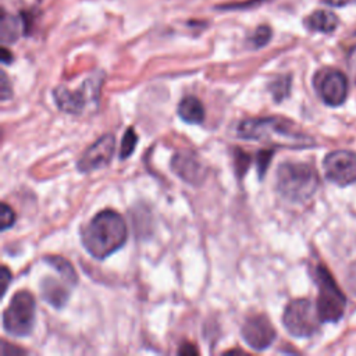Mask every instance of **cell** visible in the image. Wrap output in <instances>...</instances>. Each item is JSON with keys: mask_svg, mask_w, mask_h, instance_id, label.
<instances>
[{"mask_svg": "<svg viewBox=\"0 0 356 356\" xmlns=\"http://www.w3.org/2000/svg\"><path fill=\"white\" fill-rule=\"evenodd\" d=\"M127 235L122 217L113 210H103L82 229L81 239L83 248L95 259H106L124 246Z\"/></svg>", "mask_w": 356, "mask_h": 356, "instance_id": "6da1fadb", "label": "cell"}, {"mask_svg": "<svg viewBox=\"0 0 356 356\" xmlns=\"http://www.w3.org/2000/svg\"><path fill=\"white\" fill-rule=\"evenodd\" d=\"M236 135L246 140H266L285 147H307L313 139L299 132L295 125L281 117H260L243 120Z\"/></svg>", "mask_w": 356, "mask_h": 356, "instance_id": "7a4b0ae2", "label": "cell"}, {"mask_svg": "<svg viewBox=\"0 0 356 356\" xmlns=\"http://www.w3.org/2000/svg\"><path fill=\"white\" fill-rule=\"evenodd\" d=\"M317 186V171L306 163H282L277 170V189L291 202L307 200Z\"/></svg>", "mask_w": 356, "mask_h": 356, "instance_id": "3957f363", "label": "cell"}, {"mask_svg": "<svg viewBox=\"0 0 356 356\" xmlns=\"http://www.w3.org/2000/svg\"><path fill=\"white\" fill-rule=\"evenodd\" d=\"M316 284L318 286L316 307L321 323H337L342 318L346 306L343 292L324 266L316 267Z\"/></svg>", "mask_w": 356, "mask_h": 356, "instance_id": "277c9868", "label": "cell"}, {"mask_svg": "<svg viewBox=\"0 0 356 356\" xmlns=\"http://www.w3.org/2000/svg\"><path fill=\"white\" fill-rule=\"evenodd\" d=\"M35 298L28 291H18L11 298L10 305L3 313V327L14 337L31 334L35 321Z\"/></svg>", "mask_w": 356, "mask_h": 356, "instance_id": "5b68a950", "label": "cell"}, {"mask_svg": "<svg viewBox=\"0 0 356 356\" xmlns=\"http://www.w3.org/2000/svg\"><path fill=\"white\" fill-rule=\"evenodd\" d=\"M282 323L286 331L298 338L313 335L321 323L317 307L309 299H295L284 310Z\"/></svg>", "mask_w": 356, "mask_h": 356, "instance_id": "8992f818", "label": "cell"}, {"mask_svg": "<svg viewBox=\"0 0 356 356\" xmlns=\"http://www.w3.org/2000/svg\"><path fill=\"white\" fill-rule=\"evenodd\" d=\"M314 88L320 99L328 106H339L348 95V79L343 72L334 68H324L314 76Z\"/></svg>", "mask_w": 356, "mask_h": 356, "instance_id": "52a82bcc", "label": "cell"}, {"mask_svg": "<svg viewBox=\"0 0 356 356\" xmlns=\"http://www.w3.org/2000/svg\"><path fill=\"white\" fill-rule=\"evenodd\" d=\"M324 172L331 182L346 186L356 182V153L349 150H335L325 156Z\"/></svg>", "mask_w": 356, "mask_h": 356, "instance_id": "ba28073f", "label": "cell"}, {"mask_svg": "<svg viewBox=\"0 0 356 356\" xmlns=\"http://www.w3.org/2000/svg\"><path fill=\"white\" fill-rule=\"evenodd\" d=\"M115 147V138L113 134H106L90 145L76 163L81 172H90L106 167L113 157Z\"/></svg>", "mask_w": 356, "mask_h": 356, "instance_id": "9c48e42d", "label": "cell"}, {"mask_svg": "<svg viewBox=\"0 0 356 356\" xmlns=\"http://www.w3.org/2000/svg\"><path fill=\"white\" fill-rule=\"evenodd\" d=\"M241 334L243 341L256 350L268 348L275 339V330L270 320L263 314H254L245 320Z\"/></svg>", "mask_w": 356, "mask_h": 356, "instance_id": "30bf717a", "label": "cell"}, {"mask_svg": "<svg viewBox=\"0 0 356 356\" xmlns=\"http://www.w3.org/2000/svg\"><path fill=\"white\" fill-rule=\"evenodd\" d=\"M171 170L185 182L192 185H199L206 175V168L200 160L188 150H182L174 154L171 160Z\"/></svg>", "mask_w": 356, "mask_h": 356, "instance_id": "8fae6325", "label": "cell"}, {"mask_svg": "<svg viewBox=\"0 0 356 356\" xmlns=\"http://www.w3.org/2000/svg\"><path fill=\"white\" fill-rule=\"evenodd\" d=\"M85 88H86V83L78 90H70L68 88H64V86H58L57 89H54L53 95L58 108L71 114L81 113L88 103Z\"/></svg>", "mask_w": 356, "mask_h": 356, "instance_id": "7c38bea8", "label": "cell"}, {"mask_svg": "<svg viewBox=\"0 0 356 356\" xmlns=\"http://www.w3.org/2000/svg\"><path fill=\"white\" fill-rule=\"evenodd\" d=\"M40 288H42L40 289L42 298L47 303H50L53 307H57V309L63 307L64 303L68 299L67 288L63 284H60L58 281H56V280H53L50 277H47L46 280L42 281Z\"/></svg>", "mask_w": 356, "mask_h": 356, "instance_id": "4fadbf2b", "label": "cell"}, {"mask_svg": "<svg viewBox=\"0 0 356 356\" xmlns=\"http://www.w3.org/2000/svg\"><path fill=\"white\" fill-rule=\"evenodd\" d=\"M178 115L188 124H200L204 120V107L196 96H186L178 104Z\"/></svg>", "mask_w": 356, "mask_h": 356, "instance_id": "5bb4252c", "label": "cell"}, {"mask_svg": "<svg viewBox=\"0 0 356 356\" xmlns=\"http://www.w3.org/2000/svg\"><path fill=\"white\" fill-rule=\"evenodd\" d=\"M338 17L331 13V11H325V10H317L313 14H310L305 24L310 31H317V32H323V33H330L332 31H335V28L338 26Z\"/></svg>", "mask_w": 356, "mask_h": 356, "instance_id": "9a60e30c", "label": "cell"}, {"mask_svg": "<svg viewBox=\"0 0 356 356\" xmlns=\"http://www.w3.org/2000/svg\"><path fill=\"white\" fill-rule=\"evenodd\" d=\"M44 260H46V263L53 266V268H56L67 282H70L71 285L76 284L78 278H76V274L70 261H67L65 259H63L60 256H49Z\"/></svg>", "mask_w": 356, "mask_h": 356, "instance_id": "2e32d148", "label": "cell"}, {"mask_svg": "<svg viewBox=\"0 0 356 356\" xmlns=\"http://www.w3.org/2000/svg\"><path fill=\"white\" fill-rule=\"evenodd\" d=\"M1 42L3 43H11L15 42L18 35H19V24L18 19L8 15V14H3L1 17Z\"/></svg>", "mask_w": 356, "mask_h": 356, "instance_id": "e0dca14e", "label": "cell"}, {"mask_svg": "<svg viewBox=\"0 0 356 356\" xmlns=\"http://www.w3.org/2000/svg\"><path fill=\"white\" fill-rule=\"evenodd\" d=\"M291 86V78L289 76H280L270 85V90L275 99V102H281L284 97L288 96Z\"/></svg>", "mask_w": 356, "mask_h": 356, "instance_id": "ac0fdd59", "label": "cell"}, {"mask_svg": "<svg viewBox=\"0 0 356 356\" xmlns=\"http://www.w3.org/2000/svg\"><path fill=\"white\" fill-rule=\"evenodd\" d=\"M138 142V136L134 131V128H128L124 134L122 142H121V149H120V159H128L131 153L135 150Z\"/></svg>", "mask_w": 356, "mask_h": 356, "instance_id": "d6986e66", "label": "cell"}, {"mask_svg": "<svg viewBox=\"0 0 356 356\" xmlns=\"http://www.w3.org/2000/svg\"><path fill=\"white\" fill-rule=\"evenodd\" d=\"M273 154H274V150L273 149H263L257 153L256 156V164H257V171H259V177L260 179L264 177V172L267 171L268 165H270V161L273 159Z\"/></svg>", "mask_w": 356, "mask_h": 356, "instance_id": "ffe728a7", "label": "cell"}, {"mask_svg": "<svg viewBox=\"0 0 356 356\" xmlns=\"http://www.w3.org/2000/svg\"><path fill=\"white\" fill-rule=\"evenodd\" d=\"M271 38V29L267 25H261L256 29V32L253 33V36L250 38V43L253 44V47H263L264 44L268 43Z\"/></svg>", "mask_w": 356, "mask_h": 356, "instance_id": "44dd1931", "label": "cell"}, {"mask_svg": "<svg viewBox=\"0 0 356 356\" xmlns=\"http://www.w3.org/2000/svg\"><path fill=\"white\" fill-rule=\"evenodd\" d=\"M1 231H6L7 228L13 227L15 222V213L14 210L7 204V203H1Z\"/></svg>", "mask_w": 356, "mask_h": 356, "instance_id": "7402d4cb", "label": "cell"}, {"mask_svg": "<svg viewBox=\"0 0 356 356\" xmlns=\"http://www.w3.org/2000/svg\"><path fill=\"white\" fill-rule=\"evenodd\" d=\"M236 156H235V167H236V172H238V177H242L243 172L248 171V167H249V163H250V159L248 156V153L236 149Z\"/></svg>", "mask_w": 356, "mask_h": 356, "instance_id": "603a6c76", "label": "cell"}, {"mask_svg": "<svg viewBox=\"0 0 356 356\" xmlns=\"http://www.w3.org/2000/svg\"><path fill=\"white\" fill-rule=\"evenodd\" d=\"M346 284L349 289L356 295V260L349 266L346 274Z\"/></svg>", "mask_w": 356, "mask_h": 356, "instance_id": "cb8c5ba5", "label": "cell"}, {"mask_svg": "<svg viewBox=\"0 0 356 356\" xmlns=\"http://www.w3.org/2000/svg\"><path fill=\"white\" fill-rule=\"evenodd\" d=\"M11 282V273L8 271V268L6 266L1 267V273H0V289H1V295H4L8 289V285Z\"/></svg>", "mask_w": 356, "mask_h": 356, "instance_id": "d4e9b609", "label": "cell"}, {"mask_svg": "<svg viewBox=\"0 0 356 356\" xmlns=\"http://www.w3.org/2000/svg\"><path fill=\"white\" fill-rule=\"evenodd\" d=\"M11 96V86L8 83L7 75L1 72V79H0V97L1 100H7Z\"/></svg>", "mask_w": 356, "mask_h": 356, "instance_id": "484cf974", "label": "cell"}, {"mask_svg": "<svg viewBox=\"0 0 356 356\" xmlns=\"http://www.w3.org/2000/svg\"><path fill=\"white\" fill-rule=\"evenodd\" d=\"M179 353H182V355H185V353H193V355H196L197 353V349L193 346V345H188V343H185L181 349H179Z\"/></svg>", "mask_w": 356, "mask_h": 356, "instance_id": "4316f807", "label": "cell"}, {"mask_svg": "<svg viewBox=\"0 0 356 356\" xmlns=\"http://www.w3.org/2000/svg\"><path fill=\"white\" fill-rule=\"evenodd\" d=\"M349 0H323V3L328 4V6H332V7H342L348 3Z\"/></svg>", "mask_w": 356, "mask_h": 356, "instance_id": "83f0119b", "label": "cell"}, {"mask_svg": "<svg viewBox=\"0 0 356 356\" xmlns=\"http://www.w3.org/2000/svg\"><path fill=\"white\" fill-rule=\"evenodd\" d=\"M1 53H3V56H1L3 63H6V64H7V63H11V61H13V54H10L6 49H3V51H1Z\"/></svg>", "mask_w": 356, "mask_h": 356, "instance_id": "f1b7e54d", "label": "cell"}]
</instances>
